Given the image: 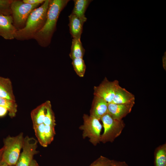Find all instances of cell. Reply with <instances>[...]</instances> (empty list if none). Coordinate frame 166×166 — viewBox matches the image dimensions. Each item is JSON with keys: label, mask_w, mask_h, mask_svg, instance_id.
Listing matches in <instances>:
<instances>
[{"label": "cell", "mask_w": 166, "mask_h": 166, "mask_svg": "<svg viewBox=\"0 0 166 166\" xmlns=\"http://www.w3.org/2000/svg\"><path fill=\"white\" fill-rule=\"evenodd\" d=\"M49 1V0H45L40 6L33 10L29 16L25 26L16 31L15 38L21 41L33 38L45 23Z\"/></svg>", "instance_id": "7a4b0ae2"}, {"label": "cell", "mask_w": 166, "mask_h": 166, "mask_svg": "<svg viewBox=\"0 0 166 166\" xmlns=\"http://www.w3.org/2000/svg\"><path fill=\"white\" fill-rule=\"evenodd\" d=\"M45 0H23L22 1L25 3L30 4L34 5L42 4Z\"/></svg>", "instance_id": "484cf974"}, {"label": "cell", "mask_w": 166, "mask_h": 166, "mask_svg": "<svg viewBox=\"0 0 166 166\" xmlns=\"http://www.w3.org/2000/svg\"><path fill=\"white\" fill-rule=\"evenodd\" d=\"M40 4H30L22 1L12 0L10 5L11 16L14 25L18 30L25 26L27 18L31 13Z\"/></svg>", "instance_id": "5b68a950"}, {"label": "cell", "mask_w": 166, "mask_h": 166, "mask_svg": "<svg viewBox=\"0 0 166 166\" xmlns=\"http://www.w3.org/2000/svg\"><path fill=\"white\" fill-rule=\"evenodd\" d=\"M44 128L45 124L44 123L33 126L38 141L42 146L46 147L48 145L45 140Z\"/></svg>", "instance_id": "44dd1931"}, {"label": "cell", "mask_w": 166, "mask_h": 166, "mask_svg": "<svg viewBox=\"0 0 166 166\" xmlns=\"http://www.w3.org/2000/svg\"><path fill=\"white\" fill-rule=\"evenodd\" d=\"M135 104H117L109 103L108 113L113 118L121 120L131 111Z\"/></svg>", "instance_id": "30bf717a"}, {"label": "cell", "mask_w": 166, "mask_h": 166, "mask_svg": "<svg viewBox=\"0 0 166 166\" xmlns=\"http://www.w3.org/2000/svg\"><path fill=\"white\" fill-rule=\"evenodd\" d=\"M103 123L104 130L101 135V142L105 143L113 142L121 134L125 126L122 120L113 118L107 113L100 119Z\"/></svg>", "instance_id": "277c9868"}, {"label": "cell", "mask_w": 166, "mask_h": 166, "mask_svg": "<svg viewBox=\"0 0 166 166\" xmlns=\"http://www.w3.org/2000/svg\"><path fill=\"white\" fill-rule=\"evenodd\" d=\"M113 160L101 156L93 162L89 166H110Z\"/></svg>", "instance_id": "d4e9b609"}, {"label": "cell", "mask_w": 166, "mask_h": 166, "mask_svg": "<svg viewBox=\"0 0 166 166\" xmlns=\"http://www.w3.org/2000/svg\"><path fill=\"white\" fill-rule=\"evenodd\" d=\"M8 166H15V165H13V166H9V165H8Z\"/></svg>", "instance_id": "d6a6232c"}, {"label": "cell", "mask_w": 166, "mask_h": 166, "mask_svg": "<svg viewBox=\"0 0 166 166\" xmlns=\"http://www.w3.org/2000/svg\"><path fill=\"white\" fill-rule=\"evenodd\" d=\"M0 105L5 107L11 118L14 117L17 112L18 105L16 101L0 97Z\"/></svg>", "instance_id": "d6986e66"}, {"label": "cell", "mask_w": 166, "mask_h": 166, "mask_svg": "<svg viewBox=\"0 0 166 166\" xmlns=\"http://www.w3.org/2000/svg\"><path fill=\"white\" fill-rule=\"evenodd\" d=\"M30 166H39V165L36 161L33 159L32 161Z\"/></svg>", "instance_id": "f546056e"}, {"label": "cell", "mask_w": 166, "mask_h": 166, "mask_svg": "<svg viewBox=\"0 0 166 166\" xmlns=\"http://www.w3.org/2000/svg\"><path fill=\"white\" fill-rule=\"evenodd\" d=\"M8 110L5 107L0 105V117L5 116Z\"/></svg>", "instance_id": "83f0119b"}, {"label": "cell", "mask_w": 166, "mask_h": 166, "mask_svg": "<svg viewBox=\"0 0 166 166\" xmlns=\"http://www.w3.org/2000/svg\"><path fill=\"white\" fill-rule=\"evenodd\" d=\"M155 166H166V144L159 145L154 151Z\"/></svg>", "instance_id": "ac0fdd59"}, {"label": "cell", "mask_w": 166, "mask_h": 166, "mask_svg": "<svg viewBox=\"0 0 166 166\" xmlns=\"http://www.w3.org/2000/svg\"><path fill=\"white\" fill-rule=\"evenodd\" d=\"M68 17L69 31L73 38L81 39L83 25L87 18H80L72 13Z\"/></svg>", "instance_id": "8fae6325"}, {"label": "cell", "mask_w": 166, "mask_h": 166, "mask_svg": "<svg viewBox=\"0 0 166 166\" xmlns=\"http://www.w3.org/2000/svg\"><path fill=\"white\" fill-rule=\"evenodd\" d=\"M108 103L102 98L94 96L90 115L100 120L103 116L108 113Z\"/></svg>", "instance_id": "7c38bea8"}, {"label": "cell", "mask_w": 166, "mask_h": 166, "mask_svg": "<svg viewBox=\"0 0 166 166\" xmlns=\"http://www.w3.org/2000/svg\"><path fill=\"white\" fill-rule=\"evenodd\" d=\"M12 0H0V15H11L10 5Z\"/></svg>", "instance_id": "603a6c76"}, {"label": "cell", "mask_w": 166, "mask_h": 166, "mask_svg": "<svg viewBox=\"0 0 166 166\" xmlns=\"http://www.w3.org/2000/svg\"><path fill=\"white\" fill-rule=\"evenodd\" d=\"M0 166H8V165L5 162L1 159L0 161Z\"/></svg>", "instance_id": "4dcf8cb0"}, {"label": "cell", "mask_w": 166, "mask_h": 166, "mask_svg": "<svg viewBox=\"0 0 166 166\" xmlns=\"http://www.w3.org/2000/svg\"><path fill=\"white\" fill-rule=\"evenodd\" d=\"M83 124L79 128L82 131L83 138H88L93 145H97L101 142V133L102 125L99 120L96 118L84 114Z\"/></svg>", "instance_id": "8992f818"}, {"label": "cell", "mask_w": 166, "mask_h": 166, "mask_svg": "<svg viewBox=\"0 0 166 166\" xmlns=\"http://www.w3.org/2000/svg\"><path fill=\"white\" fill-rule=\"evenodd\" d=\"M85 52L81 39L73 38L69 54L70 58H83Z\"/></svg>", "instance_id": "2e32d148"}, {"label": "cell", "mask_w": 166, "mask_h": 166, "mask_svg": "<svg viewBox=\"0 0 166 166\" xmlns=\"http://www.w3.org/2000/svg\"><path fill=\"white\" fill-rule=\"evenodd\" d=\"M24 138L22 132L15 136L9 135L3 139L1 159L8 165H16L22 149Z\"/></svg>", "instance_id": "3957f363"}, {"label": "cell", "mask_w": 166, "mask_h": 166, "mask_svg": "<svg viewBox=\"0 0 166 166\" xmlns=\"http://www.w3.org/2000/svg\"><path fill=\"white\" fill-rule=\"evenodd\" d=\"M110 166H129V165L124 161H120L113 160Z\"/></svg>", "instance_id": "4316f807"}, {"label": "cell", "mask_w": 166, "mask_h": 166, "mask_svg": "<svg viewBox=\"0 0 166 166\" xmlns=\"http://www.w3.org/2000/svg\"><path fill=\"white\" fill-rule=\"evenodd\" d=\"M46 110V102H45L31 111L30 116L33 126L43 123Z\"/></svg>", "instance_id": "9a60e30c"}, {"label": "cell", "mask_w": 166, "mask_h": 166, "mask_svg": "<svg viewBox=\"0 0 166 166\" xmlns=\"http://www.w3.org/2000/svg\"><path fill=\"white\" fill-rule=\"evenodd\" d=\"M38 141L35 138L26 136L24 138L22 152L15 166H30L37 150Z\"/></svg>", "instance_id": "52a82bcc"}, {"label": "cell", "mask_w": 166, "mask_h": 166, "mask_svg": "<svg viewBox=\"0 0 166 166\" xmlns=\"http://www.w3.org/2000/svg\"><path fill=\"white\" fill-rule=\"evenodd\" d=\"M162 62L163 67L164 69L166 70V53H164V55L162 58Z\"/></svg>", "instance_id": "f1b7e54d"}, {"label": "cell", "mask_w": 166, "mask_h": 166, "mask_svg": "<svg viewBox=\"0 0 166 166\" xmlns=\"http://www.w3.org/2000/svg\"><path fill=\"white\" fill-rule=\"evenodd\" d=\"M72 64L77 75L80 77H83L86 70V65L83 58H77L72 59Z\"/></svg>", "instance_id": "7402d4cb"}, {"label": "cell", "mask_w": 166, "mask_h": 166, "mask_svg": "<svg viewBox=\"0 0 166 166\" xmlns=\"http://www.w3.org/2000/svg\"><path fill=\"white\" fill-rule=\"evenodd\" d=\"M111 103L117 104H135V97L132 93L119 86Z\"/></svg>", "instance_id": "4fadbf2b"}, {"label": "cell", "mask_w": 166, "mask_h": 166, "mask_svg": "<svg viewBox=\"0 0 166 166\" xmlns=\"http://www.w3.org/2000/svg\"><path fill=\"white\" fill-rule=\"evenodd\" d=\"M11 81L8 78L0 77V97L16 101Z\"/></svg>", "instance_id": "5bb4252c"}, {"label": "cell", "mask_w": 166, "mask_h": 166, "mask_svg": "<svg viewBox=\"0 0 166 166\" xmlns=\"http://www.w3.org/2000/svg\"><path fill=\"white\" fill-rule=\"evenodd\" d=\"M3 151V148L2 147V148L0 149V161L1 159L2 156Z\"/></svg>", "instance_id": "1f68e13d"}, {"label": "cell", "mask_w": 166, "mask_h": 166, "mask_svg": "<svg viewBox=\"0 0 166 166\" xmlns=\"http://www.w3.org/2000/svg\"><path fill=\"white\" fill-rule=\"evenodd\" d=\"M119 86L118 80L111 81L105 77L98 86L94 87L93 94L95 96L102 98L108 103H110Z\"/></svg>", "instance_id": "ba28073f"}, {"label": "cell", "mask_w": 166, "mask_h": 166, "mask_svg": "<svg viewBox=\"0 0 166 166\" xmlns=\"http://www.w3.org/2000/svg\"><path fill=\"white\" fill-rule=\"evenodd\" d=\"M54 126L45 125L44 132L45 140L47 144H49L53 141L55 135Z\"/></svg>", "instance_id": "cb8c5ba5"}, {"label": "cell", "mask_w": 166, "mask_h": 166, "mask_svg": "<svg viewBox=\"0 0 166 166\" xmlns=\"http://www.w3.org/2000/svg\"><path fill=\"white\" fill-rule=\"evenodd\" d=\"M69 0H49L45 23L42 29L34 35L33 38L39 45L46 47L50 44L56 29L60 14Z\"/></svg>", "instance_id": "6da1fadb"}, {"label": "cell", "mask_w": 166, "mask_h": 166, "mask_svg": "<svg viewBox=\"0 0 166 166\" xmlns=\"http://www.w3.org/2000/svg\"><path fill=\"white\" fill-rule=\"evenodd\" d=\"M74 6L71 13L82 18H87L85 15L86 10L92 1L90 0H74Z\"/></svg>", "instance_id": "e0dca14e"}, {"label": "cell", "mask_w": 166, "mask_h": 166, "mask_svg": "<svg viewBox=\"0 0 166 166\" xmlns=\"http://www.w3.org/2000/svg\"><path fill=\"white\" fill-rule=\"evenodd\" d=\"M46 102V110L43 123L45 125L55 127L56 125L55 118L51 102L49 101H47Z\"/></svg>", "instance_id": "ffe728a7"}, {"label": "cell", "mask_w": 166, "mask_h": 166, "mask_svg": "<svg viewBox=\"0 0 166 166\" xmlns=\"http://www.w3.org/2000/svg\"><path fill=\"white\" fill-rule=\"evenodd\" d=\"M17 30L14 25L11 15H0V36L6 40L15 38Z\"/></svg>", "instance_id": "9c48e42d"}]
</instances>
